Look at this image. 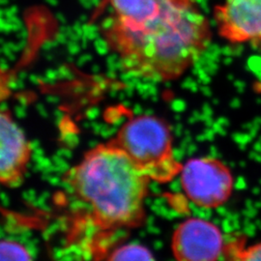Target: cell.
Masks as SVG:
<instances>
[{
  "label": "cell",
  "instance_id": "cell-5",
  "mask_svg": "<svg viewBox=\"0 0 261 261\" xmlns=\"http://www.w3.org/2000/svg\"><path fill=\"white\" fill-rule=\"evenodd\" d=\"M224 250L222 231L204 219H187L172 234L171 251L176 261H219Z\"/></svg>",
  "mask_w": 261,
  "mask_h": 261
},
{
  "label": "cell",
  "instance_id": "cell-9",
  "mask_svg": "<svg viewBox=\"0 0 261 261\" xmlns=\"http://www.w3.org/2000/svg\"><path fill=\"white\" fill-rule=\"evenodd\" d=\"M0 261H33V258L20 243L0 240Z\"/></svg>",
  "mask_w": 261,
  "mask_h": 261
},
{
  "label": "cell",
  "instance_id": "cell-6",
  "mask_svg": "<svg viewBox=\"0 0 261 261\" xmlns=\"http://www.w3.org/2000/svg\"><path fill=\"white\" fill-rule=\"evenodd\" d=\"M213 14L220 36L228 43H261V0H224Z\"/></svg>",
  "mask_w": 261,
  "mask_h": 261
},
{
  "label": "cell",
  "instance_id": "cell-7",
  "mask_svg": "<svg viewBox=\"0 0 261 261\" xmlns=\"http://www.w3.org/2000/svg\"><path fill=\"white\" fill-rule=\"evenodd\" d=\"M31 154L23 130L9 112L0 109V186L14 188L22 183Z\"/></svg>",
  "mask_w": 261,
  "mask_h": 261
},
{
  "label": "cell",
  "instance_id": "cell-10",
  "mask_svg": "<svg viewBox=\"0 0 261 261\" xmlns=\"http://www.w3.org/2000/svg\"><path fill=\"white\" fill-rule=\"evenodd\" d=\"M229 261H261V242L237 249L232 252Z\"/></svg>",
  "mask_w": 261,
  "mask_h": 261
},
{
  "label": "cell",
  "instance_id": "cell-8",
  "mask_svg": "<svg viewBox=\"0 0 261 261\" xmlns=\"http://www.w3.org/2000/svg\"><path fill=\"white\" fill-rule=\"evenodd\" d=\"M107 261H156L153 253L140 244L129 243L116 247L110 252Z\"/></svg>",
  "mask_w": 261,
  "mask_h": 261
},
{
  "label": "cell",
  "instance_id": "cell-2",
  "mask_svg": "<svg viewBox=\"0 0 261 261\" xmlns=\"http://www.w3.org/2000/svg\"><path fill=\"white\" fill-rule=\"evenodd\" d=\"M103 34L127 73L156 82L184 75L212 36L196 0H162L153 13L134 22L107 19Z\"/></svg>",
  "mask_w": 261,
  "mask_h": 261
},
{
  "label": "cell",
  "instance_id": "cell-4",
  "mask_svg": "<svg viewBox=\"0 0 261 261\" xmlns=\"http://www.w3.org/2000/svg\"><path fill=\"white\" fill-rule=\"evenodd\" d=\"M179 176L187 197L198 207L213 209L224 205L233 192L232 172L219 159H190L183 164Z\"/></svg>",
  "mask_w": 261,
  "mask_h": 261
},
{
  "label": "cell",
  "instance_id": "cell-1",
  "mask_svg": "<svg viewBox=\"0 0 261 261\" xmlns=\"http://www.w3.org/2000/svg\"><path fill=\"white\" fill-rule=\"evenodd\" d=\"M149 179L112 141L87 151L63 180L65 236L58 261H102L145 220Z\"/></svg>",
  "mask_w": 261,
  "mask_h": 261
},
{
  "label": "cell",
  "instance_id": "cell-3",
  "mask_svg": "<svg viewBox=\"0 0 261 261\" xmlns=\"http://www.w3.org/2000/svg\"><path fill=\"white\" fill-rule=\"evenodd\" d=\"M111 141L151 182L168 183L180 174L183 165L174 154L170 126L161 117L134 116L122 125Z\"/></svg>",
  "mask_w": 261,
  "mask_h": 261
}]
</instances>
